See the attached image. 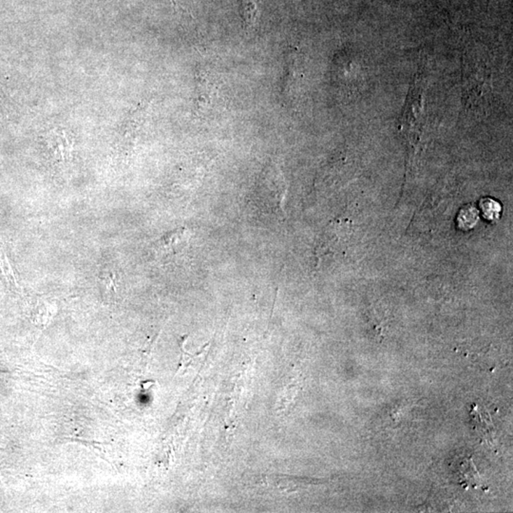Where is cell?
<instances>
[{"instance_id": "1", "label": "cell", "mask_w": 513, "mask_h": 513, "mask_svg": "<svg viewBox=\"0 0 513 513\" xmlns=\"http://www.w3.org/2000/svg\"><path fill=\"white\" fill-rule=\"evenodd\" d=\"M98 281H99L103 293L107 296L113 297L118 293L120 275L117 270L111 267L103 268L98 275Z\"/></svg>"}, {"instance_id": "2", "label": "cell", "mask_w": 513, "mask_h": 513, "mask_svg": "<svg viewBox=\"0 0 513 513\" xmlns=\"http://www.w3.org/2000/svg\"><path fill=\"white\" fill-rule=\"evenodd\" d=\"M239 5L244 27L247 31H251L256 26L259 18L258 0H239Z\"/></svg>"}, {"instance_id": "3", "label": "cell", "mask_w": 513, "mask_h": 513, "mask_svg": "<svg viewBox=\"0 0 513 513\" xmlns=\"http://www.w3.org/2000/svg\"><path fill=\"white\" fill-rule=\"evenodd\" d=\"M37 310H38L37 318H38L39 323L41 324V328L42 327H46L52 317V312H54L52 305L48 302H45V300H41Z\"/></svg>"}]
</instances>
